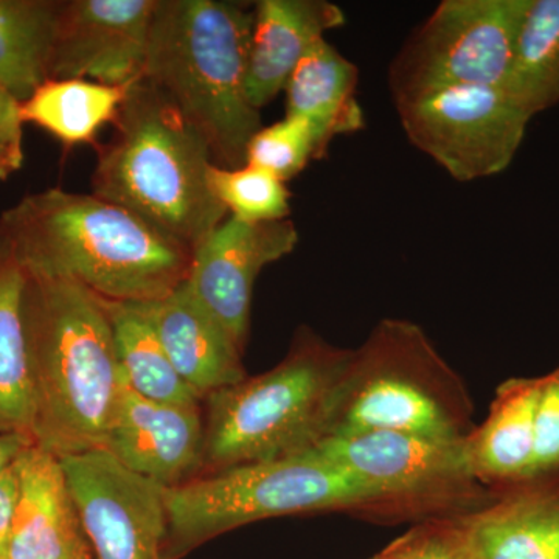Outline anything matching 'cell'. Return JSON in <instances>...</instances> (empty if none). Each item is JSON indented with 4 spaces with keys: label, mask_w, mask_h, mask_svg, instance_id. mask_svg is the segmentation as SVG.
<instances>
[{
    "label": "cell",
    "mask_w": 559,
    "mask_h": 559,
    "mask_svg": "<svg viewBox=\"0 0 559 559\" xmlns=\"http://www.w3.org/2000/svg\"><path fill=\"white\" fill-rule=\"evenodd\" d=\"M0 235L31 277L75 283L120 304L168 296L189 277L193 257L130 210L62 189L11 205Z\"/></svg>",
    "instance_id": "1"
},
{
    "label": "cell",
    "mask_w": 559,
    "mask_h": 559,
    "mask_svg": "<svg viewBox=\"0 0 559 559\" xmlns=\"http://www.w3.org/2000/svg\"><path fill=\"white\" fill-rule=\"evenodd\" d=\"M25 329L33 444L60 460L105 450L124 382L108 304L75 283L28 275Z\"/></svg>",
    "instance_id": "2"
},
{
    "label": "cell",
    "mask_w": 559,
    "mask_h": 559,
    "mask_svg": "<svg viewBox=\"0 0 559 559\" xmlns=\"http://www.w3.org/2000/svg\"><path fill=\"white\" fill-rule=\"evenodd\" d=\"M112 124V138L97 146L92 193L197 249L229 216L210 191L207 140L143 76L128 87Z\"/></svg>",
    "instance_id": "3"
},
{
    "label": "cell",
    "mask_w": 559,
    "mask_h": 559,
    "mask_svg": "<svg viewBox=\"0 0 559 559\" xmlns=\"http://www.w3.org/2000/svg\"><path fill=\"white\" fill-rule=\"evenodd\" d=\"M253 11L226 0H159L143 79L159 87L207 140L213 164L246 165L261 128L246 94Z\"/></svg>",
    "instance_id": "4"
},
{
    "label": "cell",
    "mask_w": 559,
    "mask_h": 559,
    "mask_svg": "<svg viewBox=\"0 0 559 559\" xmlns=\"http://www.w3.org/2000/svg\"><path fill=\"white\" fill-rule=\"evenodd\" d=\"M165 503L164 559L186 558L224 533L271 518L336 511L381 524L411 521L399 500L312 450L165 488Z\"/></svg>",
    "instance_id": "5"
},
{
    "label": "cell",
    "mask_w": 559,
    "mask_h": 559,
    "mask_svg": "<svg viewBox=\"0 0 559 559\" xmlns=\"http://www.w3.org/2000/svg\"><path fill=\"white\" fill-rule=\"evenodd\" d=\"M349 356L301 326L277 366L205 396L201 476L311 450L326 436Z\"/></svg>",
    "instance_id": "6"
},
{
    "label": "cell",
    "mask_w": 559,
    "mask_h": 559,
    "mask_svg": "<svg viewBox=\"0 0 559 559\" xmlns=\"http://www.w3.org/2000/svg\"><path fill=\"white\" fill-rule=\"evenodd\" d=\"M462 377L426 331L407 319H382L352 349L326 437L389 430L462 440L476 428Z\"/></svg>",
    "instance_id": "7"
},
{
    "label": "cell",
    "mask_w": 559,
    "mask_h": 559,
    "mask_svg": "<svg viewBox=\"0 0 559 559\" xmlns=\"http://www.w3.org/2000/svg\"><path fill=\"white\" fill-rule=\"evenodd\" d=\"M530 0H443L390 62L393 103L452 86L503 91Z\"/></svg>",
    "instance_id": "8"
},
{
    "label": "cell",
    "mask_w": 559,
    "mask_h": 559,
    "mask_svg": "<svg viewBox=\"0 0 559 559\" xmlns=\"http://www.w3.org/2000/svg\"><path fill=\"white\" fill-rule=\"evenodd\" d=\"M311 450L399 500L414 524L473 513L498 496L474 479L463 439L370 430L326 437Z\"/></svg>",
    "instance_id": "9"
},
{
    "label": "cell",
    "mask_w": 559,
    "mask_h": 559,
    "mask_svg": "<svg viewBox=\"0 0 559 559\" xmlns=\"http://www.w3.org/2000/svg\"><path fill=\"white\" fill-rule=\"evenodd\" d=\"M395 108L412 145L457 182L506 171L532 120L506 92L488 86L443 87Z\"/></svg>",
    "instance_id": "10"
},
{
    "label": "cell",
    "mask_w": 559,
    "mask_h": 559,
    "mask_svg": "<svg viewBox=\"0 0 559 559\" xmlns=\"http://www.w3.org/2000/svg\"><path fill=\"white\" fill-rule=\"evenodd\" d=\"M95 559H164L165 488L106 450L61 459Z\"/></svg>",
    "instance_id": "11"
},
{
    "label": "cell",
    "mask_w": 559,
    "mask_h": 559,
    "mask_svg": "<svg viewBox=\"0 0 559 559\" xmlns=\"http://www.w3.org/2000/svg\"><path fill=\"white\" fill-rule=\"evenodd\" d=\"M290 219L246 223L227 216L193 250L186 285L245 352L250 330L253 285L264 267L299 245Z\"/></svg>",
    "instance_id": "12"
},
{
    "label": "cell",
    "mask_w": 559,
    "mask_h": 559,
    "mask_svg": "<svg viewBox=\"0 0 559 559\" xmlns=\"http://www.w3.org/2000/svg\"><path fill=\"white\" fill-rule=\"evenodd\" d=\"M159 0H62L49 80L128 86L143 75Z\"/></svg>",
    "instance_id": "13"
},
{
    "label": "cell",
    "mask_w": 559,
    "mask_h": 559,
    "mask_svg": "<svg viewBox=\"0 0 559 559\" xmlns=\"http://www.w3.org/2000/svg\"><path fill=\"white\" fill-rule=\"evenodd\" d=\"M202 403L143 399L123 382L105 450L143 479L176 488L204 469Z\"/></svg>",
    "instance_id": "14"
},
{
    "label": "cell",
    "mask_w": 559,
    "mask_h": 559,
    "mask_svg": "<svg viewBox=\"0 0 559 559\" xmlns=\"http://www.w3.org/2000/svg\"><path fill=\"white\" fill-rule=\"evenodd\" d=\"M16 474L9 559H94L61 460L32 444Z\"/></svg>",
    "instance_id": "15"
},
{
    "label": "cell",
    "mask_w": 559,
    "mask_h": 559,
    "mask_svg": "<svg viewBox=\"0 0 559 559\" xmlns=\"http://www.w3.org/2000/svg\"><path fill=\"white\" fill-rule=\"evenodd\" d=\"M159 337L173 367L201 401L248 378L242 349L186 282L160 299L132 304Z\"/></svg>",
    "instance_id": "16"
},
{
    "label": "cell",
    "mask_w": 559,
    "mask_h": 559,
    "mask_svg": "<svg viewBox=\"0 0 559 559\" xmlns=\"http://www.w3.org/2000/svg\"><path fill=\"white\" fill-rule=\"evenodd\" d=\"M347 22L344 11L326 0H261L253 9L246 94L257 110L285 91L308 50Z\"/></svg>",
    "instance_id": "17"
},
{
    "label": "cell",
    "mask_w": 559,
    "mask_h": 559,
    "mask_svg": "<svg viewBox=\"0 0 559 559\" xmlns=\"http://www.w3.org/2000/svg\"><path fill=\"white\" fill-rule=\"evenodd\" d=\"M539 378H511L496 390L488 417L463 439L474 479L491 491L532 480Z\"/></svg>",
    "instance_id": "18"
},
{
    "label": "cell",
    "mask_w": 559,
    "mask_h": 559,
    "mask_svg": "<svg viewBox=\"0 0 559 559\" xmlns=\"http://www.w3.org/2000/svg\"><path fill=\"white\" fill-rule=\"evenodd\" d=\"M469 521L477 559H559V477L503 489Z\"/></svg>",
    "instance_id": "19"
},
{
    "label": "cell",
    "mask_w": 559,
    "mask_h": 559,
    "mask_svg": "<svg viewBox=\"0 0 559 559\" xmlns=\"http://www.w3.org/2000/svg\"><path fill=\"white\" fill-rule=\"evenodd\" d=\"M358 83V66L325 38L308 50L289 76L285 116L300 117L311 124L318 159L325 156L334 138L366 128V116L356 97Z\"/></svg>",
    "instance_id": "20"
},
{
    "label": "cell",
    "mask_w": 559,
    "mask_h": 559,
    "mask_svg": "<svg viewBox=\"0 0 559 559\" xmlns=\"http://www.w3.org/2000/svg\"><path fill=\"white\" fill-rule=\"evenodd\" d=\"M28 275L0 235V433L32 439V381L25 329Z\"/></svg>",
    "instance_id": "21"
},
{
    "label": "cell",
    "mask_w": 559,
    "mask_h": 559,
    "mask_svg": "<svg viewBox=\"0 0 559 559\" xmlns=\"http://www.w3.org/2000/svg\"><path fill=\"white\" fill-rule=\"evenodd\" d=\"M128 87L90 80H47L21 103V120L49 132L62 145H94L102 128L116 120Z\"/></svg>",
    "instance_id": "22"
},
{
    "label": "cell",
    "mask_w": 559,
    "mask_h": 559,
    "mask_svg": "<svg viewBox=\"0 0 559 559\" xmlns=\"http://www.w3.org/2000/svg\"><path fill=\"white\" fill-rule=\"evenodd\" d=\"M62 0H0V83L22 103L50 79Z\"/></svg>",
    "instance_id": "23"
},
{
    "label": "cell",
    "mask_w": 559,
    "mask_h": 559,
    "mask_svg": "<svg viewBox=\"0 0 559 559\" xmlns=\"http://www.w3.org/2000/svg\"><path fill=\"white\" fill-rule=\"evenodd\" d=\"M503 92L532 119L559 103V0H530Z\"/></svg>",
    "instance_id": "24"
},
{
    "label": "cell",
    "mask_w": 559,
    "mask_h": 559,
    "mask_svg": "<svg viewBox=\"0 0 559 559\" xmlns=\"http://www.w3.org/2000/svg\"><path fill=\"white\" fill-rule=\"evenodd\" d=\"M117 360L123 381L143 399L162 403H202L173 367L148 320L132 304L108 301Z\"/></svg>",
    "instance_id": "25"
},
{
    "label": "cell",
    "mask_w": 559,
    "mask_h": 559,
    "mask_svg": "<svg viewBox=\"0 0 559 559\" xmlns=\"http://www.w3.org/2000/svg\"><path fill=\"white\" fill-rule=\"evenodd\" d=\"M207 179L213 197L234 218L246 223L288 219V187L272 173L250 164L238 168L212 164Z\"/></svg>",
    "instance_id": "26"
},
{
    "label": "cell",
    "mask_w": 559,
    "mask_h": 559,
    "mask_svg": "<svg viewBox=\"0 0 559 559\" xmlns=\"http://www.w3.org/2000/svg\"><path fill=\"white\" fill-rule=\"evenodd\" d=\"M312 159H318L314 131L300 117L285 116L277 123L261 127L246 150V164L263 168L283 182L300 175Z\"/></svg>",
    "instance_id": "27"
},
{
    "label": "cell",
    "mask_w": 559,
    "mask_h": 559,
    "mask_svg": "<svg viewBox=\"0 0 559 559\" xmlns=\"http://www.w3.org/2000/svg\"><path fill=\"white\" fill-rule=\"evenodd\" d=\"M469 514L419 521L382 554L389 559H477Z\"/></svg>",
    "instance_id": "28"
},
{
    "label": "cell",
    "mask_w": 559,
    "mask_h": 559,
    "mask_svg": "<svg viewBox=\"0 0 559 559\" xmlns=\"http://www.w3.org/2000/svg\"><path fill=\"white\" fill-rule=\"evenodd\" d=\"M559 477V366L540 377L532 480Z\"/></svg>",
    "instance_id": "29"
},
{
    "label": "cell",
    "mask_w": 559,
    "mask_h": 559,
    "mask_svg": "<svg viewBox=\"0 0 559 559\" xmlns=\"http://www.w3.org/2000/svg\"><path fill=\"white\" fill-rule=\"evenodd\" d=\"M20 105L0 83V182H5L24 167V123Z\"/></svg>",
    "instance_id": "30"
},
{
    "label": "cell",
    "mask_w": 559,
    "mask_h": 559,
    "mask_svg": "<svg viewBox=\"0 0 559 559\" xmlns=\"http://www.w3.org/2000/svg\"><path fill=\"white\" fill-rule=\"evenodd\" d=\"M17 495L16 463L0 476V559H9L11 520Z\"/></svg>",
    "instance_id": "31"
},
{
    "label": "cell",
    "mask_w": 559,
    "mask_h": 559,
    "mask_svg": "<svg viewBox=\"0 0 559 559\" xmlns=\"http://www.w3.org/2000/svg\"><path fill=\"white\" fill-rule=\"evenodd\" d=\"M32 444L31 437L21 433H0V476L11 468Z\"/></svg>",
    "instance_id": "32"
},
{
    "label": "cell",
    "mask_w": 559,
    "mask_h": 559,
    "mask_svg": "<svg viewBox=\"0 0 559 559\" xmlns=\"http://www.w3.org/2000/svg\"><path fill=\"white\" fill-rule=\"evenodd\" d=\"M370 559H389V558L385 557V555L382 554V551H381V554H378L377 557H373V558H370Z\"/></svg>",
    "instance_id": "33"
}]
</instances>
